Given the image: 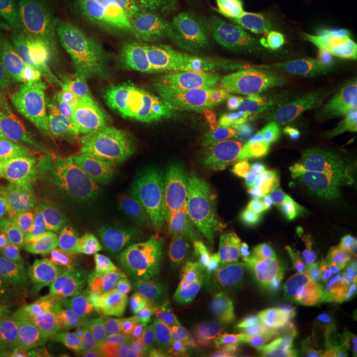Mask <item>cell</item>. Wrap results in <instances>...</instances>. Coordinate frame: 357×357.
Returning <instances> with one entry per match:
<instances>
[{
	"label": "cell",
	"mask_w": 357,
	"mask_h": 357,
	"mask_svg": "<svg viewBox=\"0 0 357 357\" xmlns=\"http://www.w3.org/2000/svg\"><path fill=\"white\" fill-rule=\"evenodd\" d=\"M112 60L126 96L146 121L153 150L172 159L217 155L213 112L192 78L137 45L116 47Z\"/></svg>",
	"instance_id": "obj_1"
},
{
	"label": "cell",
	"mask_w": 357,
	"mask_h": 357,
	"mask_svg": "<svg viewBox=\"0 0 357 357\" xmlns=\"http://www.w3.org/2000/svg\"><path fill=\"white\" fill-rule=\"evenodd\" d=\"M162 306L178 307L229 328L241 327L270 303L262 271L245 259L211 253L163 277Z\"/></svg>",
	"instance_id": "obj_2"
},
{
	"label": "cell",
	"mask_w": 357,
	"mask_h": 357,
	"mask_svg": "<svg viewBox=\"0 0 357 357\" xmlns=\"http://www.w3.org/2000/svg\"><path fill=\"white\" fill-rule=\"evenodd\" d=\"M349 218L320 193L262 166H252L236 224L246 236L284 245L318 243L339 236Z\"/></svg>",
	"instance_id": "obj_3"
},
{
	"label": "cell",
	"mask_w": 357,
	"mask_h": 357,
	"mask_svg": "<svg viewBox=\"0 0 357 357\" xmlns=\"http://www.w3.org/2000/svg\"><path fill=\"white\" fill-rule=\"evenodd\" d=\"M40 38L52 70L61 77L89 82L113 101V43L98 15L85 0H40Z\"/></svg>",
	"instance_id": "obj_4"
},
{
	"label": "cell",
	"mask_w": 357,
	"mask_h": 357,
	"mask_svg": "<svg viewBox=\"0 0 357 357\" xmlns=\"http://www.w3.org/2000/svg\"><path fill=\"white\" fill-rule=\"evenodd\" d=\"M91 178L93 168L82 159L47 166L23 191L22 202L43 229L89 268L98 270Z\"/></svg>",
	"instance_id": "obj_5"
},
{
	"label": "cell",
	"mask_w": 357,
	"mask_h": 357,
	"mask_svg": "<svg viewBox=\"0 0 357 357\" xmlns=\"http://www.w3.org/2000/svg\"><path fill=\"white\" fill-rule=\"evenodd\" d=\"M259 43L264 65L290 84H312L330 76H339L347 82L343 48L312 26L290 22Z\"/></svg>",
	"instance_id": "obj_6"
},
{
	"label": "cell",
	"mask_w": 357,
	"mask_h": 357,
	"mask_svg": "<svg viewBox=\"0 0 357 357\" xmlns=\"http://www.w3.org/2000/svg\"><path fill=\"white\" fill-rule=\"evenodd\" d=\"M146 243L158 268H185L212 253L213 237L183 192L162 196L149 215Z\"/></svg>",
	"instance_id": "obj_7"
},
{
	"label": "cell",
	"mask_w": 357,
	"mask_h": 357,
	"mask_svg": "<svg viewBox=\"0 0 357 357\" xmlns=\"http://www.w3.org/2000/svg\"><path fill=\"white\" fill-rule=\"evenodd\" d=\"M0 257L13 278L19 281L75 291L47 243L26 227L13 203L0 208Z\"/></svg>",
	"instance_id": "obj_8"
},
{
	"label": "cell",
	"mask_w": 357,
	"mask_h": 357,
	"mask_svg": "<svg viewBox=\"0 0 357 357\" xmlns=\"http://www.w3.org/2000/svg\"><path fill=\"white\" fill-rule=\"evenodd\" d=\"M295 114L310 146L357 143V103L333 90H290Z\"/></svg>",
	"instance_id": "obj_9"
},
{
	"label": "cell",
	"mask_w": 357,
	"mask_h": 357,
	"mask_svg": "<svg viewBox=\"0 0 357 357\" xmlns=\"http://www.w3.org/2000/svg\"><path fill=\"white\" fill-rule=\"evenodd\" d=\"M147 324L181 357H224L230 328L178 307L143 312Z\"/></svg>",
	"instance_id": "obj_10"
},
{
	"label": "cell",
	"mask_w": 357,
	"mask_h": 357,
	"mask_svg": "<svg viewBox=\"0 0 357 357\" xmlns=\"http://www.w3.org/2000/svg\"><path fill=\"white\" fill-rule=\"evenodd\" d=\"M241 116L253 137L284 146H310L295 114L290 90L270 84L250 88L243 96Z\"/></svg>",
	"instance_id": "obj_11"
},
{
	"label": "cell",
	"mask_w": 357,
	"mask_h": 357,
	"mask_svg": "<svg viewBox=\"0 0 357 357\" xmlns=\"http://www.w3.org/2000/svg\"><path fill=\"white\" fill-rule=\"evenodd\" d=\"M0 121L23 162L43 165V149L52 128L26 91L4 72H0Z\"/></svg>",
	"instance_id": "obj_12"
},
{
	"label": "cell",
	"mask_w": 357,
	"mask_h": 357,
	"mask_svg": "<svg viewBox=\"0 0 357 357\" xmlns=\"http://www.w3.org/2000/svg\"><path fill=\"white\" fill-rule=\"evenodd\" d=\"M75 348L73 323L57 311L8 323L7 356L72 357Z\"/></svg>",
	"instance_id": "obj_13"
},
{
	"label": "cell",
	"mask_w": 357,
	"mask_h": 357,
	"mask_svg": "<svg viewBox=\"0 0 357 357\" xmlns=\"http://www.w3.org/2000/svg\"><path fill=\"white\" fill-rule=\"evenodd\" d=\"M98 266L113 275H137L158 270L147 243L123 229L114 212L94 209Z\"/></svg>",
	"instance_id": "obj_14"
},
{
	"label": "cell",
	"mask_w": 357,
	"mask_h": 357,
	"mask_svg": "<svg viewBox=\"0 0 357 357\" xmlns=\"http://www.w3.org/2000/svg\"><path fill=\"white\" fill-rule=\"evenodd\" d=\"M101 345L105 357H181L147 324L143 314H105Z\"/></svg>",
	"instance_id": "obj_15"
},
{
	"label": "cell",
	"mask_w": 357,
	"mask_h": 357,
	"mask_svg": "<svg viewBox=\"0 0 357 357\" xmlns=\"http://www.w3.org/2000/svg\"><path fill=\"white\" fill-rule=\"evenodd\" d=\"M153 10L167 32L180 43L221 57L213 23L196 1L153 0Z\"/></svg>",
	"instance_id": "obj_16"
},
{
	"label": "cell",
	"mask_w": 357,
	"mask_h": 357,
	"mask_svg": "<svg viewBox=\"0 0 357 357\" xmlns=\"http://www.w3.org/2000/svg\"><path fill=\"white\" fill-rule=\"evenodd\" d=\"M209 15L221 57L265 64L261 43L228 0H193Z\"/></svg>",
	"instance_id": "obj_17"
},
{
	"label": "cell",
	"mask_w": 357,
	"mask_h": 357,
	"mask_svg": "<svg viewBox=\"0 0 357 357\" xmlns=\"http://www.w3.org/2000/svg\"><path fill=\"white\" fill-rule=\"evenodd\" d=\"M0 33L26 60L33 63L44 60L38 15L29 0H0Z\"/></svg>",
	"instance_id": "obj_18"
},
{
	"label": "cell",
	"mask_w": 357,
	"mask_h": 357,
	"mask_svg": "<svg viewBox=\"0 0 357 357\" xmlns=\"http://www.w3.org/2000/svg\"><path fill=\"white\" fill-rule=\"evenodd\" d=\"M59 299L26 282L0 277V320L13 323L31 315L57 311Z\"/></svg>",
	"instance_id": "obj_19"
},
{
	"label": "cell",
	"mask_w": 357,
	"mask_h": 357,
	"mask_svg": "<svg viewBox=\"0 0 357 357\" xmlns=\"http://www.w3.org/2000/svg\"><path fill=\"white\" fill-rule=\"evenodd\" d=\"M122 175L139 180L160 197L183 192L174 168V159L153 147L130 153Z\"/></svg>",
	"instance_id": "obj_20"
},
{
	"label": "cell",
	"mask_w": 357,
	"mask_h": 357,
	"mask_svg": "<svg viewBox=\"0 0 357 357\" xmlns=\"http://www.w3.org/2000/svg\"><path fill=\"white\" fill-rule=\"evenodd\" d=\"M284 17L305 26H337L355 13L354 0H273Z\"/></svg>",
	"instance_id": "obj_21"
},
{
	"label": "cell",
	"mask_w": 357,
	"mask_h": 357,
	"mask_svg": "<svg viewBox=\"0 0 357 357\" xmlns=\"http://www.w3.org/2000/svg\"><path fill=\"white\" fill-rule=\"evenodd\" d=\"M310 178L321 196L337 205L348 218H357V178H343L312 166Z\"/></svg>",
	"instance_id": "obj_22"
},
{
	"label": "cell",
	"mask_w": 357,
	"mask_h": 357,
	"mask_svg": "<svg viewBox=\"0 0 357 357\" xmlns=\"http://www.w3.org/2000/svg\"><path fill=\"white\" fill-rule=\"evenodd\" d=\"M228 3L243 16L258 40L290 23L273 0H228Z\"/></svg>",
	"instance_id": "obj_23"
},
{
	"label": "cell",
	"mask_w": 357,
	"mask_h": 357,
	"mask_svg": "<svg viewBox=\"0 0 357 357\" xmlns=\"http://www.w3.org/2000/svg\"><path fill=\"white\" fill-rule=\"evenodd\" d=\"M84 147L73 138L52 130L43 149V165L56 166L82 159Z\"/></svg>",
	"instance_id": "obj_24"
},
{
	"label": "cell",
	"mask_w": 357,
	"mask_h": 357,
	"mask_svg": "<svg viewBox=\"0 0 357 357\" xmlns=\"http://www.w3.org/2000/svg\"><path fill=\"white\" fill-rule=\"evenodd\" d=\"M312 167L343 178H357V143L323 151Z\"/></svg>",
	"instance_id": "obj_25"
},
{
	"label": "cell",
	"mask_w": 357,
	"mask_h": 357,
	"mask_svg": "<svg viewBox=\"0 0 357 357\" xmlns=\"http://www.w3.org/2000/svg\"><path fill=\"white\" fill-rule=\"evenodd\" d=\"M113 197L121 199L134 206H138L147 215L153 212V208L156 206L160 199V196H158L139 180L128 178V176H123V180L115 185L113 190Z\"/></svg>",
	"instance_id": "obj_26"
},
{
	"label": "cell",
	"mask_w": 357,
	"mask_h": 357,
	"mask_svg": "<svg viewBox=\"0 0 357 357\" xmlns=\"http://www.w3.org/2000/svg\"><path fill=\"white\" fill-rule=\"evenodd\" d=\"M114 215L123 229L134 234L146 243V231L149 224V215L138 206L128 204L126 202L113 197Z\"/></svg>",
	"instance_id": "obj_27"
},
{
	"label": "cell",
	"mask_w": 357,
	"mask_h": 357,
	"mask_svg": "<svg viewBox=\"0 0 357 357\" xmlns=\"http://www.w3.org/2000/svg\"><path fill=\"white\" fill-rule=\"evenodd\" d=\"M23 159L0 121V178H15L22 171Z\"/></svg>",
	"instance_id": "obj_28"
},
{
	"label": "cell",
	"mask_w": 357,
	"mask_h": 357,
	"mask_svg": "<svg viewBox=\"0 0 357 357\" xmlns=\"http://www.w3.org/2000/svg\"><path fill=\"white\" fill-rule=\"evenodd\" d=\"M273 357H330V352L315 339L296 337L281 347Z\"/></svg>",
	"instance_id": "obj_29"
},
{
	"label": "cell",
	"mask_w": 357,
	"mask_h": 357,
	"mask_svg": "<svg viewBox=\"0 0 357 357\" xmlns=\"http://www.w3.org/2000/svg\"><path fill=\"white\" fill-rule=\"evenodd\" d=\"M330 357H357L356 328H345L336 336Z\"/></svg>",
	"instance_id": "obj_30"
},
{
	"label": "cell",
	"mask_w": 357,
	"mask_h": 357,
	"mask_svg": "<svg viewBox=\"0 0 357 357\" xmlns=\"http://www.w3.org/2000/svg\"><path fill=\"white\" fill-rule=\"evenodd\" d=\"M343 51L348 68L347 84L357 90V28L345 38Z\"/></svg>",
	"instance_id": "obj_31"
},
{
	"label": "cell",
	"mask_w": 357,
	"mask_h": 357,
	"mask_svg": "<svg viewBox=\"0 0 357 357\" xmlns=\"http://www.w3.org/2000/svg\"><path fill=\"white\" fill-rule=\"evenodd\" d=\"M7 332L8 323L0 320V356L7 355Z\"/></svg>",
	"instance_id": "obj_32"
},
{
	"label": "cell",
	"mask_w": 357,
	"mask_h": 357,
	"mask_svg": "<svg viewBox=\"0 0 357 357\" xmlns=\"http://www.w3.org/2000/svg\"><path fill=\"white\" fill-rule=\"evenodd\" d=\"M13 197L11 193L6 188V185L0 181V208L6 205L13 204Z\"/></svg>",
	"instance_id": "obj_33"
},
{
	"label": "cell",
	"mask_w": 357,
	"mask_h": 357,
	"mask_svg": "<svg viewBox=\"0 0 357 357\" xmlns=\"http://www.w3.org/2000/svg\"><path fill=\"white\" fill-rule=\"evenodd\" d=\"M0 277H13V275H11V273H10V271L7 270V268H6V265L3 264L1 257H0Z\"/></svg>",
	"instance_id": "obj_34"
}]
</instances>
